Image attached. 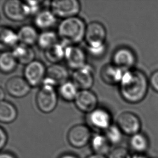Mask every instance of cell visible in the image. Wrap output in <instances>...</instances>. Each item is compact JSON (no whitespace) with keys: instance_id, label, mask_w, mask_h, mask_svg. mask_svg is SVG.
<instances>
[{"instance_id":"f35d334b","label":"cell","mask_w":158,"mask_h":158,"mask_svg":"<svg viewBox=\"0 0 158 158\" xmlns=\"http://www.w3.org/2000/svg\"><path fill=\"white\" fill-rule=\"evenodd\" d=\"M0 19H1V17H0Z\"/></svg>"},{"instance_id":"74e56055","label":"cell","mask_w":158,"mask_h":158,"mask_svg":"<svg viewBox=\"0 0 158 158\" xmlns=\"http://www.w3.org/2000/svg\"><path fill=\"white\" fill-rule=\"evenodd\" d=\"M131 158H146L145 156H143L142 155H135L131 156Z\"/></svg>"},{"instance_id":"e0dca14e","label":"cell","mask_w":158,"mask_h":158,"mask_svg":"<svg viewBox=\"0 0 158 158\" xmlns=\"http://www.w3.org/2000/svg\"><path fill=\"white\" fill-rule=\"evenodd\" d=\"M125 71L112 63L105 64L101 69V78L108 85H119Z\"/></svg>"},{"instance_id":"f546056e","label":"cell","mask_w":158,"mask_h":158,"mask_svg":"<svg viewBox=\"0 0 158 158\" xmlns=\"http://www.w3.org/2000/svg\"><path fill=\"white\" fill-rule=\"evenodd\" d=\"M122 133H123L122 132L118 125H112L109 128H107L106 130L105 136L110 143L118 144L121 141Z\"/></svg>"},{"instance_id":"d6a6232c","label":"cell","mask_w":158,"mask_h":158,"mask_svg":"<svg viewBox=\"0 0 158 158\" xmlns=\"http://www.w3.org/2000/svg\"><path fill=\"white\" fill-rule=\"evenodd\" d=\"M8 141V135L6 131L0 126V151L6 145Z\"/></svg>"},{"instance_id":"ffe728a7","label":"cell","mask_w":158,"mask_h":158,"mask_svg":"<svg viewBox=\"0 0 158 158\" xmlns=\"http://www.w3.org/2000/svg\"><path fill=\"white\" fill-rule=\"evenodd\" d=\"M11 52L20 64L27 65L35 58V52L32 47L19 43L11 50Z\"/></svg>"},{"instance_id":"cb8c5ba5","label":"cell","mask_w":158,"mask_h":158,"mask_svg":"<svg viewBox=\"0 0 158 158\" xmlns=\"http://www.w3.org/2000/svg\"><path fill=\"white\" fill-rule=\"evenodd\" d=\"M18 62L11 52H1L0 53V72L3 74L13 73L17 68Z\"/></svg>"},{"instance_id":"4316f807","label":"cell","mask_w":158,"mask_h":158,"mask_svg":"<svg viewBox=\"0 0 158 158\" xmlns=\"http://www.w3.org/2000/svg\"><path fill=\"white\" fill-rule=\"evenodd\" d=\"M58 39L57 32L51 30H45L39 34L37 44L40 48L45 50L58 43Z\"/></svg>"},{"instance_id":"e575fe53","label":"cell","mask_w":158,"mask_h":158,"mask_svg":"<svg viewBox=\"0 0 158 158\" xmlns=\"http://www.w3.org/2000/svg\"><path fill=\"white\" fill-rule=\"evenodd\" d=\"M6 97V92L4 89L0 86V102L4 101Z\"/></svg>"},{"instance_id":"603a6c76","label":"cell","mask_w":158,"mask_h":158,"mask_svg":"<svg viewBox=\"0 0 158 158\" xmlns=\"http://www.w3.org/2000/svg\"><path fill=\"white\" fill-rule=\"evenodd\" d=\"M66 45L64 43H56L45 50V57L52 64H58L64 60L65 48Z\"/></svg>"},{"instance_id":"8fae6325","label":"cell","mask_w":158,"mask_h":158,"mask_svg":"<svg viewBox=\"0 0 158 158\" xmlns=\"http://www.w3.org/2000/svg\"><path fill=\"white\" fill-rule=\"evenodd\" d=\"M68 70L66 66L61 64H52L47 68L46 76L42 84H47L55 88L56 86L69 81Z\"/></svg>"},{"instance_id":"836d02e7","label":"cell","mask_w":158,"mask_h":158,"mask_svg":"<svg viewBox=\"0 0 158 158\" xmlns=\"http://www.w3.org/2000/svg\"><path fill=\"white\" fill-rule=\"evenodd\" d=\"M0 158H17V157L10 152H0Z\"/></svg>"},{"instance_id":"30bf717a","label":"cell","mask_w":158,"mask_h":158,"mask_svg":"<svg viewBox=\"0 0 158 158\" xmlns=\"http://www.w3.org/2000/svg\"><path fill=\"white\" fill-rule=\"evenodd\" d=\"M92 137L90 128L86 125L79 124L69 131L67 135L68 142L73 147L82 148L87 145Z\"/></svg>"},{"instance_id":"ac0fdd59","label":"cell","mask_w":158,"mask_h":158,"mask_svg":"<svg viewBox=\"0 0 158 158\" xmlns=\"http://www.w3.org/2000/svg\"><path fill=\"white\" fill-rule=\"evenodd\" d=\"M17 32L12 28L0 26V52L9 51L19 43Z\"/></svg>"},{"instance_id":"5b68a950","label":"cell","mask_w":158,"mask_h":158,"mask_svg":"<svg viewBox=\"0 0 158 158\" xmlns=\"http://www.w3.org/2000/svg\"><path fill=\"white\" fill-rule=\"evenodd\" d=\"M50 8L56 17L64 19L77 16L81 4L78 0H56L50 2Z\"/></svg>"},{"instance_id":"ba28073f","label":"cell","mask_w":158,"mask_h":158,"mask_svg":"<svg viewBox=\"0 0 158 158\" xmlns=\"http://www.w3.org/2000/svg\"><path fill=\"white\" fill-rule=\"evenodd\" d=\"M64 60L67 66L75 71L87 64V55L78 45H66Z\"/></svg>"},{"instance_id":"f1b7e54d","label":"cell","mask_w":158,"mask_h":158,"mask_svg":"<svg viewBox=\"0 0 158 158\" xmlns=\"http://www.w3.org/2000/svg\"><path fill=\"white\" fill-rule=\"evenodd\" d=\"M45 2L40 1H24V8L26 15L28 17L37 14L43 10V6H44Z\"/></svg>"},{"instance_id":"7402d4cb","label":"cell","mask_w":158,"mask_h":158,"mask_svg":"<svg viewBox=\"0 0 158 158\" xmlns=\"http://www.w3.org/2000/svg\"><path fill=\"white\" fill-rule=\"evenodd\" d=\"M18 112L15 105L8 101L0 102V122L10 124L16 119Z\"/></svg>"},{"instance_id":"9c48e42d","label":"cell","mask_w":158,"mask_h":158,"mask_svg":"<svg viewBox=\"0 0 158 158\" xmlns=\"http://www.w3.org/2000/svg\"><path fill=\"white\" fill-rule=\"evenodd\" d=\"M117 125L123 133L132 136L140 132L141 120L135 113L127 111L122 112L118 116Z\"/></svg>"},{"instance_id":"277c9868","label":"cell","mask_w":158,"mask_h":158,"mask_svg":"<svg viewBox=\"0 0 158 158\" xmlns=\"http://www.w3.org/2000/svg\"><path fill=\"white\" fill-rule=\"evenodd\" d=\"M36 103L40 111L44 113H51L58 105V93L55 87L42 84L37 93Z\"/></svg>"},{"instance_id":"44dd1931","label":"cell","mask_w":158,"mask_h":158,"mask_svg":"<svg viewBox=\"0 0 158 158\" xmlns=\"http://www.w3.org/2000/svg\"><path fill=\"white\" fill-rule=\"evenodd\" d=\"M17 32L20 43L30 47L37 44L39 34L34 26L24 25L20 28Z\"/></svg>"},{"instance_id":"52a82bcc","label":"cell","mask_w":158,"mask_h":158,"mask_svg":"<svg viewBox=\"0 0 158 158\" xmlns=\"http://www.w3.org/2000/svg\"><path fill=\"white\" fill-rule=\"evenodd\" d=\"M112 63L123 70L133 69L137 63V56L134 52L128 47H120L114 52Z\"/></svg>"},{"instance_id":"4fadbf2b","label":"cell","mask_w":158,"mask_h":158,"mask_svg":"<svg viewBox=\"0 0 158 158\" xmlns=\"http://www.w3.org/2000/svg\"><path fill=\"white\" fill-rule=\"evenodd\" d=\"M74 103L78 110L88 114L98 107V99L90 90H79Z\"/></svg>"},{"instance_id":"83f0119b","label":"cell","mask_w":158,"mask_h":158,"mask_svg":"<svg viewBox=\"0 0 158 158\" xmlns=\"http://www.w3.org/2000/svg\"><path fill=\"white\" fill-rule=\"evenodd\" d=\"M130 145L135 152L143 153L147 150L149 141L145 135L139 132L132 136L130 139Z\"/></svg>"},{"instance_id":"3957f363","label":"cell","mask_w":158,"mask_h":158,"mask_svg":"<svg viewBox=\"0 0 158 158\" xmlns=\"http://www.w3.org/2000/svg\"><path fill=\"white\" fill-rule=\"evenodd\" d=\"M106 39L107 30L103 24L93 21L87 25L84 41L93 56L99 57L105 53Z\"/></svg>"},{"instance_id":"8992f818","label":"cell","mask_w":158,"mask_h":158,"mask_svg":"<svg viewBox=\"0 0 158 158\" xmlns=\"http://www.w3.org/2000/svg\"><path fill=\"white\" fill-rule=\"evenodd\" d=\"M47 68L43 62L34 60L27 64L24 69V75L31 87L41 85L46 76Z\"/></svg>"},{"instance_id":"484cf974","label":"cell","mask_w":158,"mask_h":158,"mask_svg":"<svg viewBox=\"0 0 158 158\" xmlns=\"http://www.w3.org/2000/svg\"><path fill=\"white\" fill-rule=\"evenodd\" d=\"M91 145L95 154L105 156L110 150L111 143L105 135H95L91 140Z\"/></svg>"},{"instance_id":"d6986e66","label":"cell","mask_w":158,"mask_h":158,"mask_svg":"<svg viewBox=\"0 0 158 158\" xmlns=\"http://www.w3.org/2000/svg\"><path fill=\"white\" fill-rule=\"evenodd\" d=\"M57 18L51 10L43 9L35 16V27L43 31L50 30L56 23Z\"/></svg>"},{"instance_id":"8d00e7d4","label":"cell","mask_w":158,"mask_h":158,"mask_svg":"<svg viewBox=\"0 0 158 158\" xmlns=\"http://www.w3.org/2000/svg\"><path fill=\"white\" fill-rule=\"evenodd\" d=\"M86 158H106L105 157V156L100 155V154H95L90 155V156H88Z\"/></svg>"},{"instance_id":"7c38bea8","label":"cell","mask_w":158,"mask_h":158,"mask_svg":"<svg viewBox=\"0 0 158 158\" xmlns=\"http://www.w3.org/2000/svg\"><path fill=\"white\" fill-rule=\"evenodd\" d=\"M72 81L79 90H90L94 85V70L92 66L86 64L81 68L74 71Z\"/></svg>"},{"instance_id":"6da1fadb","label":"cell","mask_w":158,"mask_h":158,"mask_svg":"<svg viewBox=\"0 0 158 158\" xmlns=\"http://www.w3.org/2000/svg\"><path fill=\"white\" fill-rule=\"evenodd\" d=\"M119 86L120 94L124 101L130 104H137L145 98L150 83L143 71L133 69L125 71Z\"/></svg>"},{"instance_id":"9a60e30c","label":"cell","mask_w":158,"mask_h":158,"mask_svg":"<svg viewBox=\"0 0 158 158\" xmlns=\"http://www.w3.org/2000/svg\"><path fill=\"white\" fill-rule=\"evenodd\" d=\"M3 11L5 16L13 22H22L28 18L24 8V1H7L3 4Z\"/></svg>"},{"instance_id":"7a4b0ae2","label":"cell","mask_w":158,"mask_h":158,"mask_svg":"<svg viewBox=\"0 0 158 158\" xmlns=\"http://www.w3.org/2000/svg\"><path fill=\"white\" fill-rule=\"evenodd\" d=\"M87 24L81 17L62 19L58 27L59 38L66 45H78L84 40Z\"/></svg>"},{"instance_id":"d4e9b609","label":"cell","mask_w":158,"mask_h":158,"mask_svg":"<svg viewBox=\"0 0 158 158\" xmlns=\"http://www.w3.org/2000/svg\"><path fill=\"white\" fill-rule=\"evenodd\" d=\"M79 89L72 81H68L59 87L58 94L64 101L74 102L79 92Z\"/></svg>"},{"instance_id":"d590c367","label":"cell","mask_w":158,"mask_h":158,"mask_svg":"<svg viewBox=\"0 0 158 158\" xmlns=\"http://www.w3.org/2000/svg\"><path fill=\"white\" fill-rule=\"evenodd\" d=\"M59 158H78L77 156L72 154H64L60 156Z\"/></svg>"},{"instance_id":"4dcf8cb0","label":"cell","mask_w":158,"mask_h":158,"mask_svg":"<svg viewBox=\"0 0 158 158\" xmlns=\"http://www.w3.org/2000/svg\"><path fill=\"white\" fill-rule=\"evenodd\" d=\"M108 158H131V156L126 148L120 147L113 150Z\"/></svg>"},{"instance_id":"1f68e13d","label":"cell","mask_w":158,"mask_h":158,"mask_svg":"<svg viewBox=\"0 0 158 158\" xmlns=\"http://www.w3.org/2000/svg\"><path fill=\"white\" fill-rule=\"evenodd\" d=\"M148 79L150 86L158 93V70L152 73Z\"/></svg>"},{"instance_id":"5bb4252c","label":"cell","mask_w":158,"mask_h":158,"mask_svg":"<svg viewBox=\"0 0 158 158\" xmlns=\"http://www.w3.org/2000/svg\"><path fill=\"white\" fill-rule=\"evenodd\" d=\"M31 86L24 77L15 76L9 79L6 88L7 92L14 98H23L28 95L31 90Z\"/></svg>"},{"instance_id":"ab89813d","label":"cell","mask_w":158,"mask_h":158,"mask_svg":"<svg viewBox=\"0 0 158 158\" xmlns=\"http://www.w3.org/2000/svg\"></svg>"},{"instance_id":"2e32d148","label":"cell","mask_w":158,"mask_h":158,"mask_svg":"<svg viewBox=\"0 0 158 158\" xmlns=\"http://www.w3.org/2000/svg\"><path fill=\"white\" fill-rule=\"evenodd\" d=\"M88 120L90 124L99 130H106L112 125V116L107 110L97 107L88 113Z\"/></svg>"}]
</instances>
